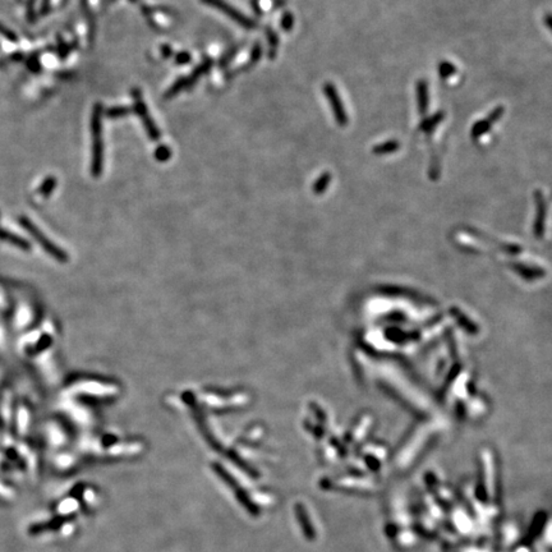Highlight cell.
Masks as SVG:
<instances>
[{
    "label": "cell",
    "instance_id": "obj_5",
    "mask_svg": "<svg viewBox=\"0 0 552 552\" xmlns=\"http://www.w3.org/2000/svg\"><path fill=\"white\" fill-rule=\"evenodd\" d=\"M504 114V108L503 106H499V108L495 109L492 113H491L490 115H488L486 119H483V121L478 122L477 124H474V127L472 128V137L473 138H478V137L483 136L484 133L487 132L488 129H490L491 127L494 126V123L496 121H499L500 118L503 117Z\"/></svg>",
    "mask_w": 552,
    "mask_h": 552
},
{
    "label": "cell",
    "instance_id": "obj_10",
    "mask_svg": "<svg viewBox=\"0 0 552 552\" xmlns=\"http://www.w3.org/2000/svg\"><path fill=\"white\" fill-rule=\"evenodd\" d=\"M399 147H400V143L398 142V141H387V142L382 143V145H379L376 146V147L374 148V154L375 155H387V154H391V152H395L396 150H399Z\"/></svg>",
    "mask_w": 552,
    "mask_h": 552
},
{
    "label": "cell",
    "instance_id": "obj_8",
    "mask_svg": "<svg viewBox=\"0 0 552 552\" xmlns=\"http://www.w3.org/2000/svg\"><path fill=\"white\" fill-rule=\"evenodd\" d=\"M296 512L297 515H298V518H299L300 525H302L303 532H304L305 536L308 537V538H313V528H312V525L309 524V519L308 516H307V514H305L304 508H303L302 505H297Z\"/></svg>",
    "mask_w": 552,
    "mask_h": 552
},
{
    "label": "cell",
    "instance_id": "obj_12",
    "mask_svg": "<svg viewBox=\"0 0 552 552\" xmlns=\"http://www.w3.org/2000/svg\"><path fill=\"white\" fill-rule=\"evenodd\" d=\"M171 158V150L167 145H161L155 151V159L160 163H165Z\"/></svg>",
    "mask_w": 552,
    "mask_h": 552
},
{
    "label": "cell",
    "instance_id": "obj_9",
    "mask_svg": "<svg viewBox=\"0 0 552 552\" xmlns=\"http://www.w3.org/2000/svg\"><path fill=\"white\" fill-rule=\"evenodd\" d=\"M183 89H188V77H180L176 82H174L165 92V99H171L179 92H182Z\"/></svg>",
    "mask_w": 552,
    "mask_h": 552
},
{
    "label": "cell",
    "instance_id": "obj_17",
    "mask_svg": "<svg viewBox=\"0 0 552 552\" xmlns=\"http://www.w3.org/2000/svg\"><path fill=\"white\" fill-rule=\"evenodd\" d=\"M294 26V17L290 12L284 13V16L281 18V27L285 32H289Z\"/></svg>",
    "mask_w": 552,
    "mask_h": 552
},
{
    "label": "cell",
    "instance_id": "obj_16",
    "mask_svg": "<svg viewBox=\"0 0 552 552\" xmlns=\"http://www.w3.org/2000/svg\"><path fill=\"white\" fill-rule=\"evenodd\" d=\"M442 118H444V113H438V114L433 115V117L431 118V121L428 119V121H426L425 123H423L422 129L426 130V132H429V130L433 129V128H435V127L442 121Z\"/></svg>",
    "mask_w": 552,
    "mask_h": 552
},
{
    "label": "cell",
    "instance_id": "obj_14",
    "mask_svg": "<svg viewBox=\"0 0 552 552\" xmlns=\"http://www.w3.org/2000/svg\"><path fill=\"white\" fill-rule=\"evenodd\" d=\"M261 55H262V46H261V43L257 41V42L253 45L252 51H251L250 64H248L246 68H248V67H251V65L256 64V63L259 60V58H261Z\"/></svg>",
    "mask_w": 552,
    "mask_h": 552
},
{
    "label": "cell",
    "instance_id": "obj_18",
    "mask_svg": "<svg viewBox=\"0 0 552 552\" xmlns=\"http://www.w3.org/2000/svg\"><path fill=\"white\" fill-rule=\"evenodd\" d=\"M175 62L176 64H188L191 62V55L187 51H182V53L176 54Z\"/></svg>",
    "mask_w": 552,
    "mask_h": 552
},
{
    "label": "cell",
    "instance_id": "obj_20",
    "mask_svg": "<svg viewBox=\"0 0 552 552\" xmlns=\"http://www.w3.org/2000/svg\"><path fill=\"white\" fill-rule=\"evenodd\" d=\"M171 54H173V50H171V47H170L169 45H163V46H161V55H163L164 58H169Z\"/></svg>",
    "mask_w": 552,
    "mask_h": 552
},
{
    "label": "cell",
    "instance_id": "obj_22",
    "mask_svg": "<svg viewBox=\"0 0 552 552\" xmlns=\"http://www.w3.org/2000/svg\"><path fill=\"white\" fill-rule=\"evenodd\" d=\"M130 1H137V0H130Z\"/></svg>",
    "mask_w": 552,
    "mask_h": 552
},
{
    "label": "cell",
    "instance_id": "obj_7",
    "mask_svg": "<svg viewBox=\"0 0 552 552\" xmlns=\"http://www.w3.org/2000/svg\"><path fill=\"white\" fill-rule=\"evenodd\" d=\"M266 37L268 40V58L275 59L278 55L279 36L271 27L266 28Z\"/></svg>",
    "mask_w": 552,
    "mask_h": 552
},
{
    "label": "cell",
    "instance_id": "obj_2",
    "mask_svg": "<svg viewBox=\"0 0 552 552\" xmlns=\"http://www.w3.org/2000/svg\"><path fill=\"white\" fill-rule=\"evenodd\" d=\"M132 97L133 100H134V111H136V114L139 117V119L142 121V124L143 127H145L147 136L150 137V139H152V141H159L161 137L160 129H159L158 126L155 124V121L151 118V115H150V111H148L147 106H146L145 100H143L142 93H141V89L133 88Z\"/></svg>",
    "mask_w": 552,
    "mask_h": 552
},
{
    "label": "cell",
    "instance_id": "obj_21",
    "mask_svg": "<svg viewBox=\"0 0 552 552\" xmlns=\"http://www.w3.org/2000/svg\"><path fill=\"white\" fill-rule=\"evenodd\" d=\"M545 22H546L547 27H549L550 30L552 31V14H551V13L546 14V17H545Z\"/></svg>",
    "mask_w": 552,
    "mask_h": 552
},
{
    "label": "cell",
    "instance_id": "obj_6",
    "mask_svg": "<svg viewBox=\"0 0 552 552\" xmlns=\"http://www.w3.org/2000/svg\"><path fill=\"white\" fill-rule=\"evenodd\" d=\"M417 100H418V110L420 114H425L428 106V88L425 80L418 81L417 84Z\"/></svg>",
    "mask_w": 552,
    "mask_h": 552
},
{
    "label": "cell",
    "instance_id": "obj_15",
    "mask_svg": "<svg viewBox=\"0 0 552 552\" xmlns=\"http://www.w3.org/2000/svg\"><path fill=\"white\" fill-rule=\"evenodd\" d=\"M455 72H457V69H455V67L451 63L445 62L438 65V73H440V76L442 78L451 77L453 74H455Z\"/></svg>",
    "mask_w": 552,
    "mask_h": 552
},
{
    "label": "cell",
    "instance_id": "obj_4",
    "mask_svg": "<svg viewBox=\"0 0 552 552\" xmlns=\"http://www.w3.org/2000/svg\"><path fill=\"white\" fill-rule=\"evenodd\" d=\"M324 93L325 96H326V99L329 100V102H330L331 110H333L334 118H335L338 126L340 127L348 126L349 118L348 115H346L345 108H344V105H342L341 97H340L339 92H338L337 87L334 86L331 82H326V84L324 85Z\"/></svg>",
    "mask_w": 552,
    "mask_h": 552
},
{
    "label": "cell",
    "instance_id": "obj_13",
    "mask_svg": "<svg viewBox=\"0 0 552 552\" xmlns=\"http://www.w3.org/2000/svg\"><path fill=\"white\" fill-rule=\"evenodd\" d=\"M130 111H132V109L128 108V106H115V108H111L110 110L108 111V117L109 118L127 117L128 114H130Z\"/></svg>",
    "mask_w": 552,
    "mask_h": 552
},
{
    "label": "cell",
    "instance_id": "obj_19",
    "mask_svg": "<svg viewBox=\"0 0 552 552\" xmlns=\"http://www.w3.org/2000/svg\"><path fill=\"white\" fill-rule=\"evenodd\" d=\"M237 51H238V47H234V49H232V50H230V51H229V53H226V54H225V55L222 56L221 62H220V65H221V67H224V65H226V64H228V63H229V62H230V60H232V59H233V58H234V56H235V54H237Z\"/></svg>",
    "mask_w": 552,
    "mask_h": 552
},
{
    "label": "cell",
    "instance_id": "obj_1",
    "mask_svg": "<svg viewBox=\"0 0 552 552\" xmlns=\"http://www.w3.org/2000/svg\"><path fill=\"white\" fill-rule=\"evenodd\" d=\"M102 106L100 104L93 108L92 115V171L93 176H99L104 169V137H102Z\"/></svg>",
    "mask_w": 552,
    "mask_h": 552
},
{
    "label": "cell",
    "instance_id": "obj_11",
    "mask_svg": "<svg viewBox=\"0 0 552 552\" xmlns=\"http://www.w3.org/2000/svg\"><path fill=\"white\" fill-rule=\"evenodd\" d=\"M330 182H331V174L329 173V171H327V173H324L315 182V185H313V191H315L316 193H322V192H324L325 189L329 187Z\"/></svg>",
    "mask_w": 552,
    "mask_h": 552
},
{
    "label": "cell",
    "instance_id": "obj_3",
    "mask_svg": "<svg viewBox=\"0 0 552 552\" xmlns=\"http://www.w3.org/2000/svg\"><path fill=\"white\" fill-rule=\"evenodd\" d=\"M202 3L207 4V5L212 6L215 9H217L219 12H221L222 14H225L226 17L232 19L233 22L238 23L239 26H242L243 28L247 30H253L257 27V22L255 19L250 18L248 16L243 14L242 12L234 8L233 5H230L229 3H226L225 0H201Z\"/></svg>",
    "mask_w": 552,
    "mask_h": 552
}]
</instances>
